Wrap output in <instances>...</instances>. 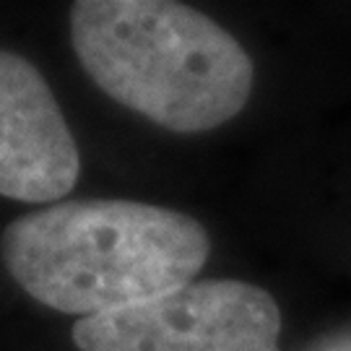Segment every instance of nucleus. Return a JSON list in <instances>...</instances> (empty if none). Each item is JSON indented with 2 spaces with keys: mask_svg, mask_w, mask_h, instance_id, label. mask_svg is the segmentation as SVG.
<instances>
[{
  "mask_svg": "<svg viewBox=\"0 0 351 351\" xmlns=\"http://www.w3.org/2000/svg\"><path fill=\"white\" fill-rule=\"evenodd\" d=\"M208 252L211 237L198 219L120 198L55 203L3 229L13 281L39 304L81 317L185 287Z\"/></svg>",
  "mask_w": 351,
  "mask_h": 351,
  "instance_id": "obj_1",
  "label": "nucleus"
},
{
  "mask_svg": "<svg viewBox=\"0 0 351 351\" xmlns=\"http://www.w3.org/2000/svg\"><path fill=\"white\" fill-rule=\"evenodd\" d=\"M71 45L97 86L172 133H203L237 117L255 65L206 13L172 0H78Z\"/></svg>",
  "mask_w": 351,
  "mask_h": 351,
  "instance_id": "obj_2",
  "label": "nucleus"
},
{
  "mask_svg": "<svg viewBox=\"0 0 351 351\" xmlns=\"http://www.w3.org/2000/svg\"><path fill=\"white\" fill-rule=\"evenodd\" d=\"M281 310L265 289L203 278L73 323L78 351H276Z\"/></svg>",
  "mask_w": 351,
  "mask_h": 351,
  "instance_id": "obj_3",
  "label": "nucleus"
},
{
  "mask_svg": "<svg viewBox=\"0 0 351 351\" xmlns=\"http://www.w3.org/2000/svg\"><path fill=\"white\" fill-rule=\"evenodd\" d=\"M81 159L45 75L19 52L0 55V193L24 203H63Z\"/></svg>",
  "mask_w": 351,
  "mask_h": 351,
  "instance_id": "obj_4",
  "label": "nucleus"
}]
</instances>
